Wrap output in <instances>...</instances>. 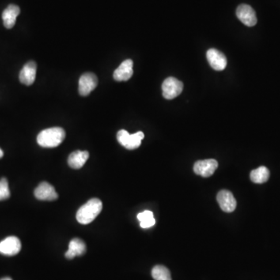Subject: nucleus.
I'll return each mask as SVG.
<instances>
[{
	"instance_id": "14",
	"label": "nucleus",
	"mask_w": 280,
	"mask_h": 280,
	"mask_svg": "<svg viewBox=\"0 0 280 280\" xmlns=\"http://www.w3.org/2000/svg\"><path fill=\"white\" fill-rule=\"evenodd\" d=\"M87 251V246L82 240L74 238L69 242V249L65 254L68 259H73L76 256H82Z\"/></svg>"
},
{
	"instance_id": "1",
	"label": "nucleus",
	"mask_w": 280,
	"mask_h": 280,
	"mask_svg": "<svg viewBox=\"0 0 280 280\" xmlns=\"http://www.w3.org/2000/svg\"><path fill=\"white\" fill-rule=\"evenodd\" d=\"M65 137L66 133L62 128H50L41 132L37 137V141L42 147L54 148L59 146Z\"/></svg>"
},
{
	"instance_id": "9",
	"label": "nucleus",
	"mask_w": 280,
	"mask_h": 280,
	"mask_svg": "<svg viewBox=\"0 0 280 280\" xmlns=\"http://www.w3.org/2000/svg\"><path fill=\"white\" fill-rule=\"evenodd\" d=\"M206 57L210 66L217 71L224 70L228 64V60L224 53L215 48L208 50Z\"/></svg>"
},
{
	"instance_id": "23",
	"label": "nucleus",
	"mask_w": 280,
	"mask_h": 280,
	"mask_svg": "<svg viewBox=\"0 0 280 280\" xmlns=\"http://www.w3.org/2000/svg\"><path fill=\"white\" fill-rule=\"evenodd\" d=\"M0 280H13L11 278H9V277H6V278L1 279Z\"/></svg>"
},
{
	"instance_id": "3",
	"label": "nucleus",
	"mask_w": 280,
	"mask_h": 280,
	"mask_svg": "<svg viewBox=\"0 0 280 280\" xmlns=\"http://www.w3.org/2000/svg\"><path fill=\"white\" fill-rule=\"evenodd\" d=\"M143 139L144 133L142 132L130 135L126 130L122 129L117 134L118 142L128 149H135L140 147Z\"/></svg>"
},
{
	"instance_id": "7",
	"label": "nucleus",
	"mask_w": 280,
	"mask_h": 280,
	"mask_svg": "<svg viewBox=\"0 0 280 280\" xmlns=\"http://www.w3.org/2000/svg\"><path fill=\"white\" fill-rule=\"evenodd\" d=\"M236 14L237 18L247 27H253L257 24L255 10L247 4L240 5L236 9Z\"/></svg>"
},
{
	"instance_id": "11",
	"label": "nucleus",
	"mask_w": 280,
	"mask_h": 280,
	"mask_svg": "<svg viewBox=\"0 0 280 280\" xmlns=\"http://www.w3.org/2000/svg\"><path fill=\"white\" fill-rule=\"evenodd\" d=\"M35 195L42 201H54L58 198V194L51 185L43 182L35 188Z\"/></svg>"
},
{
	"instance_id": "19",
	"label": "nucleus",
	"mask_w": 280,
	"mask_h": 280,
	"mask_svg": "<svg viewBox=\"0 0 280 280\" xmlns=\"http://www.w3.org/2000/svg\"><path fill=\"white\" fill-rule=\"evenodd\" d=\"M10 197L9 184L6 179L0 180V201L6 200Z\"/></svg>"
},
{
	"instance_id": "5",
	"label": "nucleus",
	"mask_w": 280,
	"mask_h": 280,
	"mask_svg": "<svg viewBox=\"0 0 280 280\" xmlns=\"http://www.w3.org/2000/svg\"><path fill=\"white\" fill-rule=\"evenodd\" d=\"M21 249V243L17 236H10L0 242V253L6 256H13Z\"/></svg>"
},
{
	"instance_id": "6",
	"label": "nucleus",
	"mask_w": 280,
	"mask_h": 280,
	"mask_svg": "<svg viewBox=\"0 0 280 280\" xmlns=\"http://www.w3.org/2000/svg\"><path fill=\"white\" fill-rule=\"evenodd\" d=\"M218 168V162L214 159L198 160L194 165V171L196 175L204 178L212 176Z\"/></svg>"
},
{
	"instance_id": "16",
	"label": "nucleus",
	"mask_w": 280,
	"mask_h": 280,
	"mask_svg": "<svg viewBox=\"0 0 280 280\" xmlns=\"http://www.w3.org/2000/svg\"><path fill=\"white\" fill-rule=\"evenodd\" d=\"M88 158H89V153L88 151L77 150L69 155L68 164L73 169H80L84 167Z\"/></svg>"
},
{
	"instance_id": "21",
	"label": "nucleus",
	"mask_w": 280,
	"mask_h": 280,
	"mask_svg": "<svg viewBox=\"0 0 280 280\" xmlns=\"http://www.w3.org/2000/svg\"><path fill=\"white\" fill-rule=\"evenodd\" d=\"M155 224H156V220H155L154 217H152V218L140 222V227L142 228H149L154 226Z\"/></svg>"
},
{
	"instance_id": "22",
	"label": "nucleus",
	"mask_w": 280,
	"mask_h": 280,
	"mask_svg": "<svg viewBox=\"0 0 280 280\" xmlns=\"http://www.w3.org/2000/svg\"><path fill=\"white\" fill-rule=\"evenodd\" d=\"M2 157H3V151L0 148V159L2 158Z\"/></svg>"
},
{
	"instance_id": "4",
	"label": "nucleus",
	"mask_w": 280,
	"mask_h": 280,
	"mask_svg": "<svg viewBox=\"0 0 280 280\" xmlns=\"http://www.w3.org/2000/svg\"><path fill=\"white\" fill-rule=\"evenodd\" d=\"M183 84L175 77H168L162 84L163 96L168 100L175 98L182 93Z\"/></svg>"
},
{
	"instance_id": "18",
	"label": "nucleus",
	"mask_w": 280,
	"mask_h": 280,
	"mask_svg": "<svg viewBox=\"0 0 280 280\" xmlns=\"http://www.w3.org/2000/svg\"><path fill=\"white\" fill-rule=\"evenodd\" d=\"M152 277L155 280H172L169 269L164 266H156L152 269Z\"/></svg>"
},
{
	"instance_id": "20",
	"label": "nucleus",
	"mask_w": 280,
	"mask_h": 280,
	"mask_svg": "<svg viewBox=\"0 0 280 280\" xmlns=\"http://www.w3.org/2000/svg\"><path fill=\"white\" fill-rule=\"evenodd\" d=\"M153 217V212L146 210V211L142 212L137 215V219L140 220V222L144 221V220H148V219L152 218Z\"/></svg>"
},
{
	"instance_id": "8",
	"label": "nucleus",
	"mask_w": 280,
	"mask_h": 280,
	"mask_svg": "<svg viewBox=\"0 0 280 280\" xmlns=\"http://www.w3.org/2000/svg\"><path fill=\"white\" fill-rule=\"evenodd\" d=\"M97 86V78L93 73H84L79 80V93L82 96H88Z\"/></svg>"
},
{
	"instance_id": "15",
	"label": "nucleus",
	"mask_w": 280,
	"mask_h": 280,
	"mask_svg": "<svg viewBox=\"0 0 280 280\" xmlns=\"http://www.w3.org/2000/svg\"><path fill=\"white\" fill-rule=\"evenodd\" d=\"M20 9L19 6L16 5H9L2 13V20L3 24L7 29H11L16 24V20L18 15L20 14Z\"/></svg>"
},
{
	"instance_id": "13",
	"label": "nucleus",
	"mask_w": 280,
	"mask_h": 280,
	"mask_svg": "<svg viewBox=\"0 0 280 280\" xmlns=\"http://www.w3.org/2000/svg\"><path fill=\"white\" fill-rule=\"evenodd\" d=\"M37 64L34 61H31L26 64L20 73V82L26 86H31L35 82L36 78Z\"/></svg>"
},
{
	"instance_id": "12",
	"label": "nucleus",
	"mask_w": 280,
	"mask_h": 280,
	"mask_svg": "<svg viewBox=\"0 0 280 280\" xmlns=\"http://www.w3.org/2000/svg\"><path fill=\"white\" fill-rule=\"evenodd\" d=\"M133 62L131 59L124 61L114 72V79L118 82L127 81L133 77Z\"/></svg>"
},
{
	"instance_id": "10",
	"label": "nucleus",
	"mask_w": 280,
	"mask_h": 280,
	"mask_svg": "<svg viewBox=\"0 0 280 280\" xmlns=\"http://www.w3.org/2000/svg\"><path fill=\"white\" fill-rule=\"evenodd\" d=\"M217 202L223 211L232 213L236 207V201L233 194L228 190H222L217 194Z\"/></svg>"
},
{
	"instance_id": "2",
	"label": "nucleus",
	"mask_w": 280,
	"mask_h": 280,
	"mask_svg": "<svg viewBox=\"0 0 280 280\" xmlns=\"http://www.w3.org/2000/svg\"><path fill=\"white\" fill-rule=\"evenodd\" d=\"M103 205L100 199L91 198L78 209L77 213V221L84 225L91 224L100 214Z\"/></svg>"
},
{
	"instance_id": "17",
	"label": "nucleus",
	"mask_w": 280,
	"mask_h": 280,
	"mask_svg": "<svg viewBox=\"0 0 280 280\" xmlns=\"http://www.w3.org/2000/svg\"><path fill=\"white\" fill-rule=\"evenodd\" d=\"M269 175L270 173H269V169L266 167L262 166L251 171L250 179L254 183L263 184L269 180Z\"/></svg>"
}]
</instances>
